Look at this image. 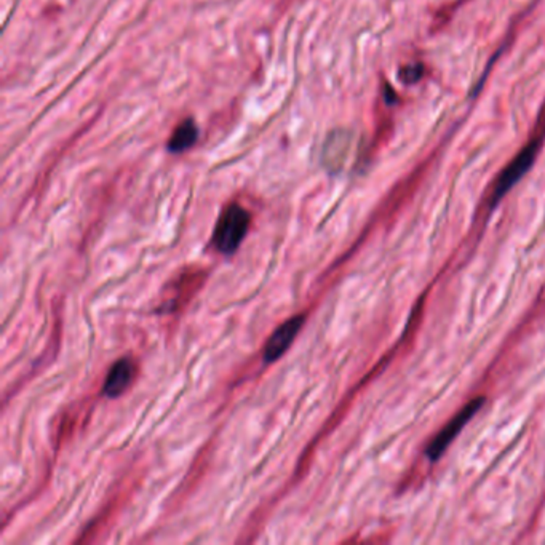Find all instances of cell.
Returning a JSON list of instances; mask_svg holds the SVG:
<instances>
[{"instance_id": "obj_1", "label": "cell", "mask_w": 545, "mask_h": 545, "mask_svg": "<svg viewBox=\"0 0 545 545\" xmlns=\"http://www.w3.org/2000/svg\"><path fill=\"white\" fill-rule=\"evenodd\" d=\"M545 140V104L539 116L536 127L531 133L530 140L523 146L522 150L517 154V157L504 168V172L499 174L498 181L493 188L490 197V206L494 208L501 202V198L506 196L509 190L514 188L517 182L528 173L534 160L538 157L539 150L542 148Z\"/></svg>"}, {"instance_id": "obj_2", "label": "cell", "mask_w": 545, "mask_h": 545, "mask_svg": "<svg viewBox=\"0 0 545 545\" xmlns=\"http://www.w3.org/2000/svg\"><path fill=\"white\" fill-rule=\"evenodd\" d=\"M252 224V214L240 204H229L222 210L213 232V245L220 253L230 254L244 242Z\"/></svg>"}, {"instance_id": "obj_3", "label": "cell", "mask_w": 545, "mask_h": 545, "mask_svg": "<svg viewBox=\"0 0 545 545\" xmlns=\"http://www.w3.org/2000/svg\"><path fill=\"white\" fill-rule=\"evenodd\" d=\"M485 402H486L485 397H477L472 402H469L462 410L459 411L458 414L451 419L446 426L443 427L440 434L437 435L432 443L427 446L426 456L429 461L435 462V461L442 458L443 453L450 448L451 443L461 434V430L467 426V422L474 418L478 411L482 410Z\"/></svg>"}, {"instance_id": "obj_4", "label": "cell", "mask_w": 545, "mask_h": 545, "mask_svg": "<svg viewBox=\"0 0 545 545\" xmlns=\"http://www.w3.org/2000/svg\"><path fill=\"white\" fill-rule=\"evenodd\" d=\"M205 282V272L202 269L182 270L180 276L174 278L173 282L166 285L164 292V301L162 306L166 312H173L181 309L184 304H188L190 298L198 292V288Z\"/></svg>"}, {"instance_id": "obj_5", "label": "cell", "mask_w": 545, "mask_h": 545, "mask_svg": "<svg viewBox=\"0 0 545 545\" xmlns=\"http://www.w3.org/2000/svg\"><path fill=\"white\" fill-rule=\"evenodd\" d=\"M306 317L294 316L288 318L284 325H280L276 332L272 333L266 348H264V364H274L285 352L290 349L293 341L300 334Z\"/></svg>"}, {"instance_id": "obj_6", "label": "cell", "mask_w": 545, "mask_h": 545, "mask_svg": "<svg viewBox=\"0 0 545 545\" xmlns=\"http://www.w3.org/2000/svg\"><path fill=\"white\" fill-rule=\"evenodd\" d=\"M136 366L130 358H120L111 368L103 386V394L109 398L120 397L135 380Z\"/></svg>"}, {"instance_id": "obj_7", "label": "cell", "mask_w": 545, "mask_h": 545, "mask_svg": "<svg viewBox=\"0 0 545 545\" xmlns=\"http://www.w3.org/2000/svg\"><path fill=\"white\" fill-rule=\"evenodd\" d=\"M352 144V133L349 130H334L326 138L324 148V164L330 170H340L348 158Z\"/></svg>"}, {"instance_id": "obj_8", "label": "cell", "mask_w": 545, "mask_h": 545, "mask_svg": "<svg viewBox=\"0 0 545 545\" xmlns=\"http://www.w3.org/2000/svg\"><path fill=\"white\" fill-rule=\"evenodd\" d=\"M197 138V124L194 122V119H184L178 127L174 128L173 133L170 136L168 150L173 154L184 152L196 144Z\"/></svg>"}, {"instance_id": "obj_9", "label": "cell", "mask_w": 545, "mask_h": 545, "mask_svg": "<svg viewBox=\"0 0 545 545\" xmlns=\"http://www.w3.org/2000/svg\"><path fill=\"white\" fill-rule=\"evenodd\" d=\"M422 74H424V66L422 64H408L400 71V77H402L405 84H414V82H418L422 77Z\"/></svg>"}]
</instances>
